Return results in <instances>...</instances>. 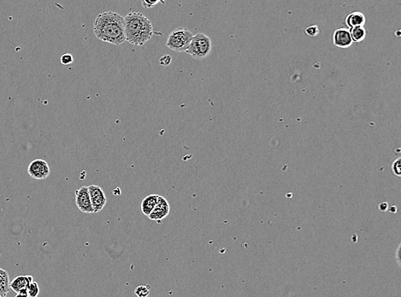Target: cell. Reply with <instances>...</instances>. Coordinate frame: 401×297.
<instances>
[{"mask_svg":"<svg viewBox=\"0 0 401 297\" xmlns=\"http://www.w3.org/2000/svg\"><path fill=\"white\" fill-rule=\"evenodd\" d=\"M93 32L98 40L119 45L126 41L124 17L112 11H107L96 16Z\"/></svg>","mask_w":401,"mask_h":297,"instance_id":"6da1fadb","label":"cell"},{"mask_svg":"<svg viewBox=\"0 0 401 297\" xmlns=\"http://www.w3.org/2000/svg\"><path fill=\"white\" fill-rule=\"evenodd\" d=\"M124 20L125 37L130 44L140 46L153 37V23L141 12H130Z\"/></svg>","mask_w":401,"mask_h":297,"instance_id":"7a4b0ae2","label":"cell"},{"mask_svg":"<svg viewBox=\"0 0 401 297\" xmlns=\"http://www.w3.org/2000/svg\"><path fill=\"white\" fill-rule=\"evenodd\" d=\"M212 48L211 39L203 33H198L193 35L190 44L185 51V53L193 57V59H206L210 55Z\"/></svg>","mask_w":401,"mask_h":297,"instance_id":"3957f363","label":"cell"},{"mask_svg":"<svg viewBox=\"0 0 401 297\" xmlns=\"http://www.w3.org/2000/svg\"><path fill=\"white\" fill-rule=\"evenodd\" d=\"M193 37V33L190 30L185 28H177L169 35L166 45L170 50L182 53L188 48Z\"/></svg>","mask_w":401,"mask_h":297,"instance_id":"277c9868","label":"cell"},{"mask_svg":"<svg viewBox=\"0 0 401 297\" xmlns=\"http://www.w3.org/2000/svg\"><path fill=\"white\" fill-rule=\"evenodd\" d=\"M28 173L34 179L44 180L50 176V167L45 160L35 159L29 164Z\"/></svg>","mask_w":401,"mask_h":297,"instance_id":"5b68a950","label":"cell"},{"mask_svg":"<svg viewBox=\"0 0 401 297\" xmlns=\"http://www.w3.org/2000/svg\"><path fill=\"white\" fill-rule=\"evenodd\" d=\"M89 191L90 200L92 203L93 212H101L107 202L106 194L101 186L90 185L87 187Z\"/></svg>","mask_w":401,"mask_h":297,"instance_id":"8992f818","label":"cell"},{"mask_svg":"<svg viewBox=\"0 0 401 297\" xmlns=\"http://www.w3.org/2000/svg\"><path fill=\"white\" fill-rule=\"evenodd\" d=\"M76 204L78 209L84 213H94L87 186H82L76 190Z\"/></svg>","mask_w":401,"mask_h":297,"instance_id":"52a82bcc","label":"cell"},{"mask_svg":"<svg viewBox=\"0 0 401 297\" xmlns=\"http://www.w3.org/2000/svg\"><path fill=\"white\" fill-rule=\"evenodd\" d=\"M170 212V206L166 199L163 196H159L157 202L156 206L153 208V212H151L148 218L151 220L160 222L164 218H166Z\"/></svg>","mask_w":401,"mask_h":297,"instance_id":"ba28073f","label":"cell"},{"mask_svg":"<svg viewBox=\"0 0 401 297\" xmlns=\"http://www.w3.org/2000/svg\"><path fill=\"white\" fill-rule=\"evenodd\" d=\"M351 34L348 29H338L333 35V44L342 49L348 48L353 45Z\"/></svg>","mask_w":401,"mask_h":297,"instance_id":"9c48e42d","label":"cell"},{"mask_svg":"<svg viewBox=\"0 0 401 297\" xmlns=\"http://www.w3.org/2000/svg\"><path fill=\"white\" fill-rule=\"evenodd\" d=\"M34 281L32 276L30 275H21L16 276L12 281L10 282V289L15 293H18L21 289H25L29 287L30 283Z\"/></svg>","mask_w":401,"mask_h":297,"instance_id":"30bf717a","label":"cell"},{"mask_svg":"<svg viewBox=\"0 0 401 297\" xmlns=\"http://www.w3.org/2000/svg\"><path fill=\"white\" fill-rule=\"evenodd\" d=\"M345 22L350 30L355 27L364 26V24L366 22V18H365L364 14L360 11H354L346 16Z\"/></svg>","mask_w":401,"mask_h":297,"instance_id":"8fae6325","label":"cell"},{"mask_svg":"<svg viewBox=\"0 0 401 297\" xmlns=\"http://www.w3.org/2000/svg\"><path fill=\"white\" fill-rule=\"evenodd\" d=\"M158 199H159L158 194H149L142 200L140 209L143 214L147 217L150 215L151 212H153V208L156 206Z\"/></svg>","mask_w":401,"mask_h":297,"instance_id":"7c38bea8","label":"cell"},{"mask_svg":"<svg viewBox=\"0 0 401 297\" xmlns=\"http://www.w3.org/2000/svg\"><path fill=\"white\" fill-rule=\"evenodd\" d=\"M10 279L7 271L0 268V297H5L10 291Z\"/></svg>","mask_w":401,"mask_h":297,"instance_id":"4fadbf2b","label":"cell"},{"mask_svg":"<svg viewBox=\"0 0 401 297\" xmlns=\"http://www.w3.org/2000/svg\"><path fill=\"white\" fill-rule=\"evenodd\" d=\"M350 34H351L352 40L353 42L360 43L366 37V30L364 26L355 27L353 29H350Z\"/></svg>","mask_w":401,"mask_h":297,"instance_id":"5bb4252c","label":"cell"},{"mask_svg":"<svg viewBox=\"0 0 401 297\" xmlns=\"http://www.w3.org/2000/svg\"><path fill=\"white\" fill-rule=\"evenodd\" d=\"M39 294H40V288H39L37 283L35 281L30 283L29 287H28V295H29V297H36L38 296Z\"/></svg>","mask_w":401,"mask_h":297,"instance_id":"9a60e30c","label":"cell"},{"mask_svg":"<svg viewBox=\"0 0 401 297\" xmlns=\"http://www.w3.org/2000/svg\"><path fill=\"white\" fill-rule=\"evenodd\" d=\"M306 35L310 36V37H316L320 34L319 27L317 25H312V26L306 28Z\"/></svg>","mask_w":401,"mask_h":297,"instance_id":"2e32d148","label":"cell"},{"mask_svg":"<svg viewBox=\"0 0 401 297\" xmlns=\"http://www.w3.org/2000/svg\"><path fill=\"white\" fill-rule=\"evenodd\" d=\"M135 294L139 297H146L150 294V289L146 286H139L135 289Z\"/></svg>","mask_w":401,"mask_h":297,"instance_id":"e0dca14e","label":"cell"},{"mask_svg":"<svg viewBox=\"0 0 401 297\" xmlns=\"http://www.w3.org/2000/svg\"><path fill=\"white\" fill-rule=\"evenodd\" d=\"M60 61L61 64H64V65H69V64H73L74 58L70 53H64L61 56Z\"/></svg>","mask_w":401,"mask_h":297,"instance_id":"ac0fdd59","label":"cell"},{"mask_svg":"<svg viewBox=\"0 0 401 297\" xmlns=\"http://www.w3.org/2000/svg\"><path fill=\"white\" fill-rule=\"evenodd\" d=\"M142 6L145 9H152L160 3V0H141Z\"/></svg>","mask_w":401,"mask_h":297,"instance_id":"d6986e66","label":"cell"},{"mask_svg":"<svg viewBox=\"0 0 401 297\" xmlns=\"http://www.w3.org/2000/svg\"><path fill=\"white\" fill-rule=\"evenodd\" d=\"M171 56L169 55H164L159 59V64L162 66H169V64H171Z\"/></svg>","mask_w":401,"mask_h":297,"instance_id":"ffe728a7","label":"cell"},{"mask_svg":"<svg viewBox=\"0 0 401 297\" xmlns=\"http://www.w3.org/2000/svg\"><path fill=\"white\" fill-rule=\"evenodd\" d=\"M165 1H166V0H160V3L164 4L165 3Z\"/></svg>","mask_w":401,"mask_h":297,"instance_id":"44dd1931","label":"cell"}]
</instances>
